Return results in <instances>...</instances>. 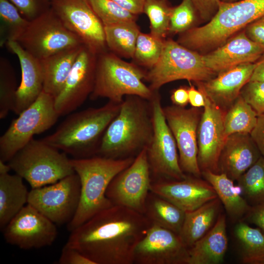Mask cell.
<instances>
[{"label":"cell","mask_w":264,"mask_h":264,"mask_svg":"<svg viewBox=\"0 0 264 264\" xmlns=\"http://www.w3.org/2000/svg\"><path fill=\"white\" fill-rule=\"evenodd\" d=\"M152 222L143 214L113 205L71 232L66 243L95 264H132Z\"/></svg>","instance_id":"1"},{"label":"cell","mask_w":264,"mask_h":264,"mask_svg":"<svg viewBox=\"0 0 264 264\" xmlns=\"http://www.w3.org/2000/svg\"><path fill=\"white\" fill-rule=\"evenodd\" d=\"M153 134L150 101L137 96H126L119 113L106 129L96 155L119 158L139 153L148 147Z\"/></svg>","instance_id":"2"},{"label":"cell","mask_w":264,"mask_h":264,"mask_svg":"<svg viewBox=\"0 0 264 264\" xmlns=\"http://www.w3.org/2000/svg\"><path fill=\"white\" fill-rule=\"evenodd\" d=\"M121 104L111 101L68 116L56 130L42 140L73 158L96 155L102 137L119 112Z\"/></svg>","instance_id":"3"},{"label":"cell","mask_w":264,"mask_h":264,"mask_svg":"<svg viewBox=\"0 0 264 264\" xmlns=\"http://www.w3.org/2000/svg\"><path fill=\"white\" fill-rule=\"evenodd\" d=\"M134 158H112L94 155L70 159L81 184L80 198L77 211L67 224L72 232L99 212L113 204L106 192L113 178L128 167Z\"/></svg>","instance_id":"4"},{"label":"cell","mask_w":264,"mask_h":264,"mask_svg":"<svg viewBox=\"0 0 264 264\" xmlns=\"http://www.w3.org/2000/svg\"><path fill=\"white\" fill-rule=\"evenodd\" d=\"M264 16V0L221 1L218 10L204 25L182 33L177 42L196 51L217 48L240 29Z\"/></svg>","instance_id":"5"},{"label":"cell","mask_w":264,"mask_h":264,"mask_svg":"<svg viewBox=\"0 0 264 264\" xmlns=\"http://www.w3.org/2000/svg\"><path fill=\"white\" fill-rule=\"evenodd\" d=\"M146 71L127 62L111 51L98 55L92 100L101 98L120 104L124 97L135 95L150 101L154 92L143 82Z\"/></svg>","instance_id":"6"},{"label":"cell","mask_w":264,"mask_h":264,"mask_svg":"<svg viewBox=\"0 0 264 264\" xmlns=\"http://www.w3.org/2000/svg\"><path fill=\"white\" fill-rule=\"evenodd\" d=\"M7 163L32 189L53 184L75 173L67 154L42 139H32Z\"/></svg>","instance_id":"7"},{"label":"cell","mask_w":264,"mask_h":264,"mask_svg":"<svg viewBox=\"0 0 264 264\" xmlns=\"http://www.w3.org/2000/svg\"><path fill=\"white\" fill-rule=\"evenodd\" d=\"M214 74L206 66L202 55L168 39L164 41L157 63L146 71L145 79L154 92L169 82L182 79L202 82L212 78Z\"/></svg>","instance_id":"8"},{"label":"cell","mask_w":264,"mask_h":264,"mask_svg":"<svg viewBox=\"0 0 264 264\" xmlns=\"http://www.w3.org/2000/svg\"><path fill=\"white\" fill-rule=\"evenodd\" d=\"M60 116L54 98L43 90L30 106L14 119L0 137V160L8 162L35 134L52 127Z\"/></svg>","instance_id":"9"},{"label":"cell","mask_w":264,"mask_h":264,"mask_svg":"<svg viewBox=\"0 0 264 264\" xmlns=\"http://www.w3.org/2000/svg\"><path fill=\"white\" fill-rule=\"evenodd\" d=\"M17 42L40 60L62 50L84 44L64 25L51 7L30 21Z\"/></svg>","instance_id":"10"},{"label":"cell","mask_w":264,"mask_h":264,"mask_svg":"<svg viewBox=\"0 0 264 264\" xmlns=\"http://www.w3.org/2000/svg\"><path fill=\"white\" fill-rule=\"evenodd\" d=\"M149 101L153 134L147 154L151 171L174 180L184 179L187 176L180 167L176 142L166 120L158 91H154Z\"/></svg>","instance_id":"11"},{"label":"cell","mask_w":264,"mask_h":264,"mask_svg":"<svg viewBox=\"0 0 264 264\" xmlns=\"http://www.w3.org/2000/svg\"><path fill=\"white\" fill-rule=\"evenodd\" d=\"M80 192V179L75 173L53 184L32 189L27 203L56 225L68 224L78 209Z\"/></svg>","instance_id":"12"},{"label":"cell","mask_w":264,"mask_h":264,"mask_svg":"<svg viewBox=\"0 0 264 264\" xmlns=\"http://www.w3.org/2000/svg\"><path fill=\"white\" fill-rule=\"evenodd\" d=\"M150 172L145 148L128 167L113 178L106 196L113 205L123 206L145 215L152 184Z\"/></svg>","instance_id":"13"},{"label":"cell","mask_w":264,"mask_h":264,"mask_svg":"<svg viewBox=\"0 0 264 264\" xmlns=\"http://www.w3.org/2000/svg\"><path fill=\"white\" fill-rule=\"evenodd\" d=\"M50 7L85 45L98 55L107 51L104 26L88 0H51Z\"/></svg>","instance_id":"14"},{"label":"cell","mask_w":264,"mask_h":264,"mask_svg":"<svg viewBox=\"0 0 264 264\" xmlns=\"http://www.w3.org/2000/svg\"><path fill=\"white\" fill-rule=\"evenodd\" d=\"M167 123L177 146L179 162L184 173L199 177L198 161V128L201 113L199 108L175 105L163 108Z\"/></svg>","instance_id":"15"},{"label":"cell","mask_w":264,"mask_h":264,"mask_svg":"<svg viewBox=\"0 0 264 264\" xmlns=\"http://www.w3.org/2000/svg\"><path fill=\"white\" fill-rule=\"evenodd\" d=\"M3 230L6 242L22 249L50 246L57 235L56 225L28 203Z\"/></svg>","instance_id":"16"},{"label":"cell","mask_w":264,"mask_h":264,"mask_svg":"<svg viewBox=\"0 0 264 264\" xmlns=\"http://www.w3.org/2000/svg\"><path fill=\"white\" fill-rule=\"evenodd\" d=\"M98 54L83 45L59 94L54 98L59 115L68 114L80 107L93 91Z\"/></svg>","instance_id":"17"},{"label":"cell","mask_w":264,"mask_h":264,"mask_svg":"<svg viewBox=\"0 0 264 264\" xmlns=\"http://www.w3.org/2000/svg\"><path fill=\"white\" fill-rule=\"evenodd\" d=\"M189 248L179 234L152 223L134 250V263L187 264Z\"/></svg>","instance_id":"18"},{"label":"cell","mask_w":264,"mask_h":264,"mask_svg":"<svg viewBox=\"0 0 264 264\" xmlns=\"http://www.w3.org/2000/svg\"><path fill=\"white\" fill-rule=\"evenodd\" d=\"M204 94L205 104L197 132L198 164L201 172L220 173L219 160L227 137L223 124L225 111Z\"/></svg>","instance_id":"19"},{"label":"cell","mask_w":264,"mask_h":264,"mask_svg":"<svg viewBox=\"0 0 264 264\" xmlns=\"http://www.w3.org/2000/svg\"><path fill=\"white\" fill-rule=\"evenodd\" d=\"M150 192L170 201L185 212L194 210L218 198L208 182L195 176H186L180 180L152 184Z\"/></svg>","instance_id":"20"},{"label":"cell","mask_w":264,"mask_h":264,"mask_svg":"<svg viewBox=\"0 0 264 264\" xmlns=\"http://www.w3.org/2000/svg\"><path fill=\"white\" fill-rule=\"evenodd\" d=\"M264 53V48L251 41L244 30L202 55L206 66L219 73L239 65L255 63Z\"/></svg>","instance_id":"21"},{"label":"cell","mask_w":264,"mask_h":264,"mask_svg":"<svg viewBox=\"0 0 264 264\" xmlns=\"http://www.w3.org/2000/svg\"><path fill=\"white\" fill-rule=\"evenodd\" d=\"M255 66L256 63L239 65L218 73L214 78L196 83L198 88L214 104L225 111L249 81Z\"/></svg>","instance_id":"22"},{"label":"cell","mask_w":264,"mask_h":264,"mask_svg":"<svg viewBox=\"0 0 264 264\" xmlns=\"http://www.w3.org/2000/svg\"><path fill=\"white\" fill-rule=\"evenodd\" d=\"M6 45L18 57L22 70V79L12 110L19 115L35 102L43 90V69L41 61L30 54L17 41H9Z\"/></svg>","instance_id":"23"},{"label":"cell","mask_w":264,"mask_h":264,"mask_svg":"<svg viewBox=\"0 0 264 264\" xmlns=\"http://www.w3.org/2000/svg\"><path fill=\"white\" fill-rule=\"evenodd\" d=\"M262 156L249 133L229 135L222 150L220 160V173L237 180Z\"/></svg>","instance_id":"24"},{"label":"cell","mask_w":264,"mask_h":264,"mask_svg":"<svg viewBox=\"0 0 264 264\" xmlns=\"http://www.w3.org/2000/svg\"><path fill=\"white\" fill-rule=\"evenodd\" d=\"M226 217L220 214L212 228L189 249L187 264H219L228 248Z\"/></svg>","instance_id":"25"},{"label":"cell","mask_w":264,"mask_h":264,"mask_svg":"<svg viewBox=\"0 0 264 264\" xmlns=\"http://www.w3.org/2000/svg\"><path fill=\"white\" fill-rule=\"evenodd\" d=\"M83 45L62 50L41 60L44 91L54 98L59 94Z\"/></svg>","instance_id":"26"},{"label":"cell","mask_w":264,"mask_h":264,"mask_svg":"<svg viewBox=\"0 0 264 264\" xmlns=\"http://www.w3.org/2000/svg\"><path fill=\"white\" fill-rule=\"evenodd\" d=\"M221 204L217 198L194 210L185 212L179 235L189 249L214 225L220 214Z\"/></svg>","instance_id":"27"},{"label":"cell","mask_w":264,"mask_h":264,"mask_svg":"<svg viewBox=\"0 0 264 264\" xmlns=\"http://www.w3.org/2000/svg\"><path fill=\"white\" fill-rule=\"evenodd\" d=\"M201 175L215 190L226 213L233 221L245 216L251 209L246 200L242 196L239 186L224 173H215L209 170L201 172Z\"/></svg>","instance_id":"28"},{"label":"cell","mask_w":264,"mask_h":264,"mask_svg":"<svg viewBox=\"0 0 264 264\" xmlns=\"http://www.w3.org/2000/svg\"><path fill=\"white\" fill-rule=\"evenodd\" d=\"M23 179L16 174L0 175V229H3L28 203L29 192Z\"/></svg>","instance_id":"29"},{"label":"cell","mask_w":264,"mask_h":264,"mask_svg":"<svg viewBox=\"0 0 264 264\" xmlns=\"http://www.w3.org/2000/svg\"><path fill=\"white\" fill-rule=\"evenodd\" d=\"M152 193V195L149 194L147 198L145 215L152 223L179 234L185 212L167 199Z\"/></svg>","instance_id":"30"},{"label":"cell","mask_w":264,"mask_h":264,"mask_svg":"<svg viewBox=\"0 0 264 264\" xmlns=\"http://www.w3.org/2000/svg\"><path fill=\"white\" fill-rule=\"evenodd\" d=\"M107 48L119 57L133 58L136 43L140 33L135 21L104 26Z\"/></svg>","instance_id":"31"},{"label":"cell","mask_w":264,"mask_h":264,"mask_svg":"<svg viewBox=\"0 0 264 264\" xmlns=\"http://www.w3.org/2000/svg\"><path fill=\"white\" fill-rule=\"evenodd\" d=\"M234 231L240 246L242 262L264 264V233L242 221L236 224Z\"/></svg>","instance_id":"32"},{"label":"cell","mask_w":264,"mask_h":264,"mask_svg":"<svg viewBox=\"0 0 264 264\" xmlns=\"http://www.w3.org/2000/svg\"><path fill=\"white\" fill-rule=\"evenodd\" d=\"M257 118V113L240 95L224 113L225 136L237 133L250 134L256 124Z\"/></svg>","instance_id":"33"},{"label":"cell","mask_w":264,"mask_h":264,"mask_svg":"<svg viewBox=\"0 0 264 264\" xmlns=\"http://www.w3.org/2000/svg\"><path fill=\"white\" fill-rule=\"evenodd\" d=\"M0 18L1 46L9 41H17L30 22L23 18L8 0H0Z\"/></svg>","instance_id":"34"},{"label":"cell","mask_w":264,"mask_h":264,"mask_svg":"<svg viewBox=\"0 0 264 264\" xmlns=\"http://www.w3.org/2000/svg\"><path fill=\"white\" fill-rule=\"evenodd\" d=\"M237 181L242 194L248 203L255 205L263 201L264 157L261 156Z\"/></svg>","instance_id":"35"},{"label":"cell","mask_w":264,"mask_h":264,"mask_svg":"<svg viewBox=\"0 0 264 264\" xmlns=\"http://www.w3.org/2000/svg\"><path fill=\"white\" fill-rule=\"evenodd\" d=\"M164 41V39L157 38L151 33L140 32L132 58L135 63L148 69L153 67L161 55Z\"/></svg>","instance_id":"36"},{"label":"cell","mask_w":264,"mask_h":264,"mask_svg":"<svg viewBox=\"0 0 264 264\" xmlns=\"http://www.w3.org/2000/svg\"><path fill=\"white\" fill-rule=\"evenodd\" d=\"M173 8L166 0H146L143 13L150 21V33L160 39H164L169 33Z\"/></svg>","instance_id":"37"},{"label":"cell","mask_w":264,"mask_h":264,"mask_svg":"<svg viewBox=\"0 0 264 264\" xmlns=\"http://www.w3.org/2000/svg\"><path fill=\"white\" fill-rule=\"evenodd\" d=\"M17 87L14 70L4 58L0 60V119L5 118L14 105Z\"/></svg>","instance_id":"38"},{"label":"cell","mask_w":264,"mask_h":264,"mask_svg":"<svg viewBox=\"0 0 264 264\" xmlns=\"http://www.w3.org/2000/svg\"><path fill=\"white\" fill-rule=\"evenodd\" d=\"M88 1L104 26L136 21L137 15L122 8L112 0H88Z\"/></svg>","instance_id":"39"},{"label":"cell","mask_w":264,"mask_h":264,"mask_svg":"<svg viewBox=\"0 0 264 264\" xmlns=\"http://www.w3.org/2000/svg\"><path fill=\"white\" fill-rule=\"evenodd\" d=\"M196 13L191 0H182L180 4L173 8L169 32L183 33L191 28L195 22Z\"/></svg>","instance_id":"40"},{"label":"cell","mask_w":264,"mask_h":264,"mask_svg":"<svg viewBox=\"0 0 264 264\" xmlns=\"http://www.w3.org/2000/svg\"><path fill=\"white\" fill-rule=\"evenodd\" d=\"M240 95L257 113L264 114V83L249 81L242 88Z\"/></svg>","instance_id":"41"},{"label":"cell","mask_w":264,"mask_h":264,"mask_svg":"<svg viewBox=\"0 0 264 264\" xmlns=\"http://www.w3.org/2000/svg\"><path fill=\"white\" fill-rule=\"evenodd\" d=\"M22 16L29 21L35 19L50 8L49 0H8Z\"/></svg>","instance_id":"42"},{"label":"cell","mask_w":264,"mask_h":264,"mask_svg":"<svg viewBox=\"0 0 264 264\" xmlns=\"http://www.w3.org/2000/svg\"><path fill=\"white\" fill-rule=\"evenodd\" d=\"M60 264H95L76 249L66 243L59 259Z\"/></svg>","instance_id":"43"},{"label":"cell","mask_w":264,"mask_h":264,"mask_svg":"<svg viewBox=\"0 0 264 264\" xmlns=\"http://www.w3.org/2000/svg\"><path fill=\"white\" fill-rule=\"evenodd\" d=\"M197 13L205 21H210L218 10L220 0H191Z\"/></svg>","instance_id":"44"},{"label":"cell","mask_w":264,"mask_h":264,"mask_svg":"<svg viewBox=\"0 0 264 264\" xmlns=\"http://www.w3.org/2000/svg\"><path fill=\"white\" fill-rule=\"evenodd\" d=\"M245 28L244 32L247 36L264 48V16L256 19Z\"/></svg>","instance_id":"45"},{"label":"cell","mask_w":264,"mask_h":264,"mask_svg":"<svg viewBox=\"0 0 264 264\" xmlns=\"http://www.w3.org/2000/svg\"><path fill=\"white\" fill-rule=\"evenodd\" d=\"M250 135L264 157V114L258 116L256 124Z\"/></svg>","instance_id":"46"},{"label":"cell","mask_w":264,"mask_h":264,"mask_svg":"<svg viewBox=\"0 0 264 264\" xmlns=\"http://www.w3.org/2000/svg\"><path fill=\"white\" fill-rule=\"evenodd\" d=\"M246 216L248 221L257 225L264 233V200L251 206Z\"/></svg>","instance_id":"47"},{"label":"cell","mask_w":264,"mask_h":264,"mask_svg":"<svg viewBox=\"0 0 264 264\" xmlns=\"http://www.w3.org/2000/svg\"><path fill=\"white\" fill-rule=\"evenodd\" d=\"M122 8L137 15L143 13L146 0H112Z\"/></svg>","instance_id":"48"},{"label":"cell","mask_w":264,"mask_h":264,"mask_svg":"<svg viewBox=\"0 0 264 264\" xmlns=\"http://www.w3.org/2000/svg\"><path fill=\"white\" fill-rule=\"evenodd\" d=\"M170 98L174 105L185 107L189 103L188 87L181 86L174 89Z\"/></svg>","instance_id":"49"},{"label":"cell","mask_w":264,"mask_h":264,"mask_svg":"<svg viewBox=\"0 0 264 264\" xmlns=\"http://www.w3.org/2000/svg\"><path fill=\"white\" fill-rule=\"evenodd\" d=\"M189 103L192 107L199 108L205 106V96L203 92L191 85L188 87Z\"/></svg>","instance_id":"50"},{"label":"cell","mask_w":264,"mask_h":264,"mask_svg":"<svg viewBox=\"0 0 264 264\" xmlns=\"http://www.w3.org/2000/svg\"><path fill=\"white\" fill-rule=\"evenodd\" d=\"M249 81L264 83V53L256 62V66Z\"/></svg>","instance_id":"51"},{"label":"cell","mask_w":264,"mask_h":264,"mask_svg":"<svg viewBox=\"0 0 264 264\" xmlns=\"http://www.w3.org/2000/svg\"><path fill=\"white\" fill-rule=\"evenodd\" d=\"M11 168L8 163L0 160V175L8 174Z\"/></svg>","instance_id":"52"},{"label":"cell","mask_w":264,"mask_h":264,"mask_svg":"<svg viewBox=\"0 0 264 264\" xmlns=\"http://www.w3.org/2000/svg\"><path fill=\"white\" fill-rule=\"evenodd\" d=\"M239 0H220L221 1L226 2H235V1H237Z\"/></svg>","instance_id":"53"},{"label":"cell","mask_w":264,"mask_h":264,"mask_svg":"<svg viewBox=\"0 0 264 264\" xmlns=\"http://www.w3.org/2000/svg\"><path fill=\"white\" fill-rule=\"evenodd\" d=\"M50 0V1L51 0Z\"/></svg>","instance_id":"54"}]
</instances>
